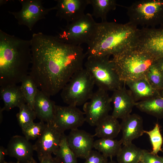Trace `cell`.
<instances>
[{
    "instance_id": "1",
    "label": "cell",
    "mask_w": 163,
    "mask_h": 163,
    "mask_svg": "<svg viewBox=\"0 0 163 163\" xmlns=\"http://www.w3.org/2000/svg\"><path fill=\"white\" fill-rule=\"evenodd\" d=\"M31 67L29 75L50 97L61 91L72 75L83 68L86 55L79 45L66 43L56 36L34 34Z\"/></svg>"
},
{
    "instance_id": "2",
    "label": "cell",
    "mask_w": 163,
    "mask_h": 163,
    "mask_svg": "<svg viewBox=\"0 0 163 163\" xmlns=\"http://www.w3.org/2000/svg\"><path fill=\"white\" fill-rule=\"evenodd\" d=\"M31 40L0 30V86L21 82L32 63Z\"/></svg>"
},
{
    "instance_id": "3",
    "label": "cell",
    "mask_w": 163,
    "mask_h": 163,
    "mask_svg": "<svg viewBox=\"0 0 163 163\" xmlns=\"http://www.w3.org/2000/svg\"><path fill=\"white\" fill-rule=\"evenodd\" d=\"M139 29L129 21L122 24L107 21L97 23L88 44V56L115 55L133 47Z\"/></svg>"
},
{
    "instance_id": "4",
    "label": "cell",
    "mask_w": 163,
    "mask_h": 163,
    "mask_svg": "<svg viewBox=\"0 0 163 163\" xmlns=\"http://www.w3.org/2000/svg\"><path fill=\"white\" fill-rule=\"evenodd\" d=\"M113 56L115 69L123 83L146 78L148 69L156 61L150 54L133 47Z\"/></svg>"
},
{
    "instance_id": "5",
    "label": "cell",
    "mask_w": 163,
    "mask_h": 163,
    "mask_svg": "<svg viewBox=\"0 0 163 163\" xmlns=\"http://www.w3.org/2000/svg\"><path fill=\"white\" fill-rule=\"evenodd\" d=\"M110 56H88L85 66L98 89L113 92L122 87L123 83L109 59Z\"/></svg>"
},
{
    "instance_id": "6",
    "label": "cell",
    "mask_w": 163,
    "mask_h": 163,
    "mask_svg": "<svg viewBox=\"0 0 163 163\" xmlns=\"http://www.w3.org/2000/svg\"><path fill=\"white\" fill-rule=\"evenodd\" d=\"M95 85L91 76L85 68L76 72L62 90L61 96L68 105H84L90 100Z\"/></svg>"
},
{
    "instance_id": "7",
    "label": "cell",
    "mask_w": 163,
    "mask_h": 163,
    "mask_svg": "<svg viewBox=\"0 0 163 163\" xmlns=\"http://www.w3.org/2000/svg\"><path fill=\"white\" fill-rule=\"evenodd\" d=\"M129 22L136 26L163 25V0H141L126 8Z\"/></svg>"
},
{
    "instance_id": "8",
    "label": "cell",
    "mask_w": 163,
    "mask_h": 163,
    "mask_svg": "<svg viewBox=\"0 0 163 163\" xmlns=\"http://www.w3.org/2000/svg\"><path fill=\"white\" fill-rule=\"evenodd\" d=\"M96 23L91 14L87 13L67 25L56 37L64 43L75 45L88 43L93 35Z\"/></svg>"
},
{
    "instance_id": "9",
    "label": "cell",
    "mask_w": 163,
    "mask_h": 163,
    "mask_svg": "<svg viewBox=\"0 0 163 163\" xmlns=\"http://www.w3.org/2000/svg\"><path fill=\"white\" fill-rule=\"evenodd\" d=\"M149 53L157 60L163 58V25L139 29L134 47Z\"/></svg>"
},
{
    "instance_id": "10",
    "label": "cell",
    "mask_w": 163,
    "mask_h": 163,
    "mask_svg": "<svg viewBox=\"0 0 163 163\" xmlns=\"http://www.w3.org/2000/svg\"><path fill=\"white\" fill-rule=\"evenodd\" d=\"M90 100L83 106L85 121L91 126H96L112 109L111 97L107 91L98 89Z\"/></svg>"
},
{
    "instance_id": "11",
    "label": "cell",
    "mask_w": 163,
    "mask_h": 163,
    "mask_svg": "<svg viewBox=\"0 0 163 163\" xmlns=\"http://www.w3.org/2000/svg\"><path fill=\"white\" fill-rule=\"evenodd\" d=\"M22 8L18 12L8 11L17 19L19 25L26 26L31 30L39 20L45 19L51 11L56 10L55 6L49 8L44 7L40 0H19Z\"/></svg>"
},
{
    "instance_id": "12",
    "label": "cell",
    "mask_w": 163,
    "mask_h": 163,
    "mask_svg": "<svg viewBox=\"0 0 163 163\" xmlns=\"http://www.w3.org/2000/svg\"><path fill=\"white\" fill-rule=\"evenodd\" d=\"M85 121V113L76 106L56 105L53 124L62 132L78 129Z\"/></svg>"
},
{
    "instance_id": "13",
    "label": "cell",
    "mask_w": 163,
    "mask_h": 163,
    "mask_svg": "<svg viewBox=\"0 0 163 163\" xmlns=\"http://www.w3.org/2000/svg\"><path fill=\"white\" fill-rule=\"evenodd\" d=\"M64 133L53 123H46L43 133L33 145L39 161L43 158L52 155V154H55Z\"/></svg>"
},
{
    "instance_id": "14",
    "label": "cell",
    "mask_w": 163,
    "mask_h": 163,
    "mask_svg": "<svg viewBox=\"0 0 163 163\" xmlns=\"http://www.w3.org/2000/svg\"><path fill=\"white\" fill-rule=\"evenodd\" d=\"M94 136L78 129L71 130L66 136L68 145L77 158L85 159L92 150Z\"/></svg>"
},
{
    "instance_id": "15",
    "label": "cell",
    "mask_w": 163,
    "mask_h": 163,
    "mask_svg": "<svg viewBox=\"0 0 163 163\" xmlns=\"http://www.w3.org/2000/svg\"><path fill=\"white\" fill-rule=\"evenodd\" d=\"M55 6L56 16L64 20L67 24L81 18L85 14L86 6L90 4L89 0H57Z\"/></svg>"
},
{
    "instance_id": "16",
    "label": "cell",
    "mask_w": 163,
    "mask_h": 163,
    "mask_svg": "<svg viewBox=\"0 0 163 163\" xmlns=\"http://www.w3.org/2000/svg\"><path fill=\"white\" fill-rule=\"evenodd\" d=\"M113 91L111 97L113 105L112 115L118 119H122L130 114L136 102L125 84Z\"/></svg>"
},
{
    "instance_id": "17",
    "label": "cell",
    "mask_w": 163,
    "mask_h": 163,
    "mask_svg": "<svg viewBox=\"0 0 163 163\" xmlns=\"http://www.w3.org/2000/svg\"><path fill=\"white\" fill-rule=\"evenodd\" d=\"M7 155L16 159L19 163H27L33 157V145L25 136H12L6 148Z\"/></svg>"
},
{
    "instance_id": "18",
    "label": "cell",
    "mask_w": 163,
    "mask_h": 163,
    "mask_svg": "<svg viewBox=\"0 0 163 163\" xmlns=\"http://www.w3.org/2000/svg\"><path fill=\"white\" fill-rule=\"evenodd\" d=\"M122 120L120 125L122 136L120 140L123 145L132 143L133 140L144 133L143 119L139 115L130 114Z\"/></svg>"
},
{
    "instance_id": "19",
    "label": "cell",
    "mask_w": 163,
    "mask_h": 163,
    "mask_svg": "<svg viewBox=\"0 0 163 163\" xmlns=\"http://www.w3.org/2000/svg\"><path fill=\"white\" fill-rule=\"evenodd\" d=\"M55 104L50 97L37 89L34 104V110L37 117L46 123H53L55 112Z\"/></svg>"
},
{
    "instance_id": "20",
    "label": "cell",
    "mask_w": 163,
    "mask_h": 163,
    "mask_svg": "<svg viewBox=\"0 0 163 163\" xmlns=\"http://www.w3.org/2000/svg\"><path fill=\"white\" fill-rule=\"evenodd\" d=\"M129 87L136 102L160 95L153 88L146 78L129 80L124 82Z\"/></svg>"
},
{
    "instance_id": "21",
    "label": "cell",
    "mask_w": 163,
    "mask_h": 163,
    "mask_svg": "<svg viewBox=\"0 0 163 163\" xmlns=\"http://www.w3.org/2000/svg\"><path fill=\"white\" fill-rule=\"evenodd\" d=\"M0 94L1 99L4 103V110L9 111L16 107L19 108L26 103L20 86L16 84L1 87Z\"/></svg>"
},
{
    "instance_id": "22",
    "label": "cell",
    "mask_w": 163,
    "mask_h": 163,
    "mask_svg": "<svg viewBox=\"0 0 163 163\" xmlns=\"http://www.w3.org/2000/svg\"><path fill=\"white\" fill-rule=\"evenodd\" d=\"M94 136L100 138L114 139L121 130L120 125L117 119L108 115L96 125Z\"/></svg>"
},
{
    "instance_id": "23",
    "label": "cell",
    "mask_w": 163,
    "mask_h": 163,
    "mask_svg": "<svg viewBox=\"0 0 163 163\" xmlns=\"http://www.w3.org/2000/svg\"><path fill=\"white\" fill-rule=\"evenodd\" d=\"M135 106L142 112L163 119V97L160 95L136 102Z\"/></svg>"
},
{
    "instance_id": "24",
    "label": "cell",
    "mask_w": 163,
    "mask_h": 163,
    "mask_svg": "<svg viewBox=\"0 0 163 163\" xmlns=\"http://www.w3.org/2000/svg\"><path fill=\"white\" fill-rule=\"evenodd\" d=\"M122 142L112 139L100 138L94 141L93 148L111 160L116 156L122 147Z\"/></svg>"
},
{
    "instance_id": "25",
    "label": "cell",
    "mask_w": 163,
    "mask_h": 163,
    "mask_svg": "<svg viewBox=\"0 0 163 163\" xmlns=\"http://www.w3.org/2000/svg\"><path fill=\"white\" fill-rule=\"evenodd\" d=\"M123 145L116 156L118 163H139L143 149L132 143Z\"/></svg>"
},
{
    "instance_id": "26",
    "label": "cell",
    "mask_w": 163,
    "mask_h": 163,
    "mask_svg": "<svg viewBox=\"0 0 163 163\" xmlns=\"http://www.w3.org/2000/svg\"><path fill=\"white\" fill-rule=\"evenodd\" d=\"M93 7L92 15L96 18H100L102 22L106 21L108 13L116 8L117 5L115 0H89Z\"/></svg>"
},
{
    "instance_id": "27",
    "label": "cell",
    "mask_w": 163,
    "mask_h": 163,
    "mask_svg": "<svg viewBox=\"0 0 163 163\" xmlns=\"http://www.w3.org/2000/svg\"><path fill=\"white\" fill-rule=\"evenodd\" d=\"M21 83L20 86L26 103L34 110L35 99L38 88L29 74L23 78Z\"/></svg>"
},
{
    "instance_id": "28",
    "label": "cell",
    "mask_w": 163,
    "mask_h": 163,
    "mask_svg": "<svg viewBox=\"0 0 163 163\" xmlns=\"http://www.w3.org/2000/svg\"><path fill=\"white\" fill-rule=\"evenodd\" d=\"M66 136L64 133L55 154V158L60 163H78L77 158L68 145Z\"/></svg>"
},
{
    "instance_id": "29",
    "label": "cell",
    "mask_w": 163,
    "mask_h": 163,
    "mask_svg": "<svg viewBox=\"0 0 163 163\" xmlns=\"http://www.w3.org/2000/svg\"><path fill=\"white\" fill-rule=\"evenodd\" d=\"M19 108L16 117L18 124L22 130L34 123L37 116L34 110L26 103L23 104Z\"/></svg>"
},
{
    "instance_id": "30",
    "label": "cell",
    "mask_w": 163,
    "mask_h": 163,
    "mask_svg": "<svg viewBox=\"0 0 163 163\" xmlns=\"http://www.w3.org/2000/svg\"><path fill=\"white\" fill-rule=\"evenodd\" d=\"M146 78L152 87L159 92L163 89V74L155 62L148 69Z\"/></svg>"
},
{
    "instance_id": "31",
    "label": "cell",
    "mask_w": 163,
    "mask_h": 163,
    "mask_svg": "<svg viewBox=\"0 0 163 163\" xmlns=\"http://www.w3.org/2000/svg\"><path fill=\"white\" fill-rule=\"evenodd\" d=\"M144 133L148 134L150 138L152 146V151L151 152L157 155L158 152H162L163 139L158 124L156 123L152 129L149 131L144 130Z\"/></svg>"
},
{
    "instance_id": "32",
    "label": "cell",
    "mask_w": 163,
    "mask_h": 163,
    "mask_svg": "<svg viewBox=\"0 0 163 163\" xmlns=\"http://www.w3.org/2000/svg\"><path fill=\"white\" fill-rule=\"evenodd\" d=\"M46 126V123L40 121L39 122L32 123L22 130V133L28 140L38 138L43 134Z\"/></svg>"
},
{
    "instance_id": "33",
    "label": "cell",
    "mask_w": 163,
    "mask_h": 163,
    "mask_svg": "<svg viewBox=\"0 0 163 163\" xmlns=\"http://www.w3.org/2000/svg\"><path fill=\"white\" fill-rule=\"evenodd\" d=\"M84 163H107V158L97 150H92Z\"/></svg>"
},
{
    "instance_id": "34",
    "label": "cell",
    "mask_w": 163,
    "mask_h": 163,
    "mask_svg": "<svg viewBox=\"0 0 163 163\" xmlns=\"http://www.w3.org/2000/svg\"><path fill=\"white\" fill-rule=\"evenodd\" d=\"M140 161L144 163H163V157L143 150Z\"/></svg>"
},
{
    "instance_id": "35",
    "label": "cell",
    "mask_w": 163,
    "mask_h": 163,
    "mask_svg": "<svg viewBox=\"0 0 163 163\" xmlns=\"http://www.w3.org/2000/svg\"><path fill=\"white\" fill-rule=\"evenodd\" d=\"M39 161L40 163H60L55 157H53L52 155L43 158Z\"/></svg>"
},
{
    "instance_id": "36",
    "label": "cell",
    "mask_w": 163,
    "mask_h": 163,
    "mask_svg": "<svg viewBox=\"0 0 163 163\" xmlns=\"http://www.w3.org/2000/svg\"><path fill=\"white\" fill-rule=\"evenodd\" d=\"M7 155L6 149L2 146L0 147V163H5V157Z\"/></svg>"
},
{
    "instance_id": "37",
    "label": "cell",
    "mask_w": 163,
    "mask_h": 163,
    "mask_svg": "<svg viewBox=\"0 0 163 163\" xmlns=\"http://www.w3.org/2000/svg\"><path fill=\"white\" fill-rule=\"evenodd\" d=\"M155 64L163 74V58L157 59L155 62Z\"/></svg>"
},
{
    "instance_id": "38",
    "label": "cell",
    "mask_w": 163,
    "mask_h": 163,
    "mask_svg": "<svg viewBox=\"0 0 163 163\" xmlns=\"http://www.w3.org/2000/svg\"><path fill=\"white\" fill-rule=\"evenodd\" d=\"M4 110L2 108H0V123H2V112Z\"/></svg>"
},
{
    "instance_id": "39",
    "label": "cell",
    "mask_w": 163,
    "mask_h": 163,
    "mask_svg": "<svg viewBox=\"0 0 163 163\" xmlns=\"http://www.w3.org/2000/svg\"><path fill=\"white\" fill-rule=\"evenodd\" d=\"M27 163H38L33 158L31 160L29 161Z\"/></svg>"
},
{
    "instance_id": "40",
    "label": "cell",
    "mask_w": 163,
    "mask_h": 163,
    "mask_svg": "<svg viewBox=\"0 0 163 163\" xmlns=\"http://www.w3.org/2000/svg\"><path fill=\"white\" fill-rule=\"evenodd\" d=\"M107 163H118L117 162L115 161H114L112 159L109 161H108Z\"/></svg>"
},
{
    "instance_id": "41",
    "label": "cell",
    "mask_w": 163,
    "mask_h": 163,
    "mask_svg": "<svg viewBox=\"0 0 163 163\" xmlns=\"http://www.w3.org/2000/svg\"><path fill=\"white\" fill-rule=\"evenodd\" d=\"M160 95L163 97V89L160 92Z\"/></svg>"
},
{
    "instance_id": "42",
    "label": "cell",
    "mask_w": 163,
    "mask_h": 163,
    "mask_svg": "<svg viewBox=\"0 0 163 163\" xmlns=\"http://www.w3.org/2000/svg\"><path fill=\"white\" fill-rule=\"evenodd\" d=\"M5 163H19L17 161L16 162H13L12 161H10V162L6 161Z\"/></svg>"
},
{
    "instance_id": "43",
    "label": "cell",
    "mask_w": 163,
    "mask_h": 163,
    "mask_svg": "<svg viewBox=\"0 0 163 163\" xmlns=\"http://www.w3.org/2000/svg\"><path fill=\"white\" fill-rule=\"evenodd\" d=\"M139 163H143V162H142V161H140L139 162Z\"/></svg>"
}]
</instances>
